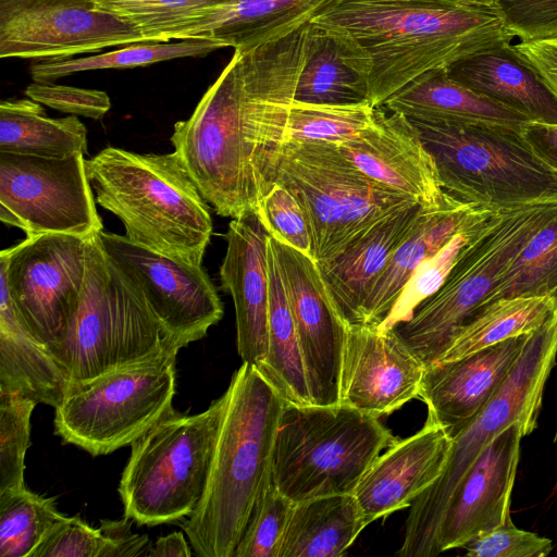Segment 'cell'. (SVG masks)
Here are the masks:
<instances>
[{
  "label": "cell",
  "instance_id": "50",
  "mask_svg": "<svg viewBox=\"0 0 557 557\" xmlns=\"http://www.w3.org/2000/svg\"><path fill=\"white\" fill-rule=\"evenodd\" d=\"M521 136L537 157L557 171V124L529 121Z\"/></svg>",
  "mask_w": 557,
  "mask_h": 557
},
{
  "label": "cell",
  "instance_id": "42",
  "mask_svg": "<svg viewBox=\"0 0 557 557\" xmlns=\"http://www.w3.org/2000/svg\"><path fill=\"white\" fill-rule=\"evenodd\" d=\"M36 405L17 392L0 391V493L26 487L24 461Z\"/></svg>",
  "mask_w": 557,
  "mask_h": 557
},
{
  "label": "cell",
  "instance_id": "31",
  "mask_svg": "<svg viewBox=\"0 0 557 557\" xmlns=\"http://www.w3.org/2000/svg\"><path fill=\"white\" fill-rule=\"evenodd\" d=\"M87 151V131L76 115L53 119L32 99L0 103V152L66 158Z\"/></svg>",
  "mask_w": 557,
  "mask_h": 557
},
{
  "label": "cell",
  "instance_id": "12",
  "mask_svg": "<svg viewBox=\"0 0 557 557\" xmlns=\"http://www.w3.org/2000/svg\"><path fill=\"white\" fill-rule=\"evenodd\" d=\"M177 352L168 350L70 385L54 408L55 433L91 456L132 445L175 412Z\"/></svg>",
  "mask_w": 557,
  "mask_h": 557
},
{
  "label": "cell",
  "instance_id": "3",
  "mask_svg": "<svg viewBox=\"0 0 557 557\" xmlns=\"http://www.w3.org/2000/svg\"><path fill=\"white\" fill-rule=\"evenodd\" d=\"M206 491L183 523L200 557H233L261 485L285 400L252 364L234 372Z\"/></svg>",
  "mask_w": 557,
  "mask_h": 557
},
{
  "label": "cell",
  "instance_id": "36",
  "mask_svg": "<svg viewBox=\"0 0 557 557\" xmlns=\"http://www.w3.org/2000/svg\"><path fill=\"white\" fill-rule=\"evenodd\" d=\"M225 46L213 38L193 37L178 42H137L119 50L83 58L37 61L30 65L34 82H52L85 71L128 69L177 58L200 57Z\"/></svg>",
  "mask_w": 557,
  "mask_h": 557
},
{
  "label": "cell",
  "instance_id": "7",
  "mask_svg": "<svg viewBox=\"0 0 557 557\" xmlns=\"http://www.w3.org/2000/svg\"><path fill=\"white\" fill-rule=\"evenodd\" d=\"M556 215L557 200L494 211L443 285L392 330L425 367L436 362L458 331L487 304L510 261Z\"/></svg>",
  "mask_w": 557,
  "mask_h": 557
},
{
  "label": "cell",
  "instance_id": "20",
  "mask_svg": "<svg viewBox=\"0 0 557 557\" xmlns=\"http://www.w3.org/2000/svg\"><path fill=\"white\" fill-rule=\"evenodd\" d=\"M348 160L371 180L425 209L443 207L450 195L434 160L409 119L376 107L374 123L358 136L336 143Z\"/></svg>",
  "mask_w": 557,
  "mask_h": 557
},
{
  "label": "cell",
  "instance_id": "27",
  "mask_svg": "<svg viewBox=\"0 0 557 557\" xmlns=\"http://www.w3.org/2000/svg\"><path fill=\"white\" fill-rule=\"evenodd\" d=\"M381 107L416 122L485 124L520 133L531 121L522 113L457 82L446 69L422 74Z\"/></svg>",
  "mask_w": 557,
  "mask_h": 557
},
{
  "label": "cell",
  "instance_id": "9",
  "mask_svg": "<svg viewBox=\"0 0 557 557\" xmlns=\"http://www.w3.org/2000/svg\"><path fill=\"white\" fill-rule=\"evenodd\" d=\"M432 156L443 189L460 201L499 210L557 200V171L520 132L485 124L411 121Z\"/></svg>",
  "mask_w": 557,
  "mask_h": 557
},
{
  "label": "cell",
  "instance_id": "22",
  "mask_svg": "<svg viewBox=\"0 0 557 557\" xmlns=\"http://www.w3.org/2000/svg\"><path fill=\"white\" fill-rule=\"evenodd\" d=\"M268 231L256 212L233 219L225 235L227 247L220 268L221 285L235 308L237 350L260 369L268 355L269 274Z\"/></svg>",
  "mask_w": 557,
  "mask_h": 557
},
{
  "label": "cell",
  "instance_id": "10",
  "mask_svg": "<svg viewBox=\"0 0 557 557\" xmlns=\"http://www.w3.org/2000/svg\"><path fill=\"white\" fill-rule=\"evenodd\" d=\"M557 357V311L531 333L516 367L496 395L453 440L444 472L411 504L399 557H431L448 504L484 448L505 429L522 422L534 430L546 381Z\"/></svg>",
  "mask_w": 557,
  "mask_h": 557
},
{
  "label": "cell",
  "instance_id": "46",
  "mask_svg": "<svg viewBox=\"0 0 557 557\" xmlns=\"http://www.w3.org/2000/svg\"><path fill=\"white\" fill-rule=\"evenodd\" d=\"M25 95L54 110L98 120L110 109L111 101L107 92L52 82H34L25 89Z\"/></svg>",
  "mask_w": 557,
  "mask_h": 557
},
{
  "label": "cell",
  "instance_id": "43",
  "mask_svg": "<svg viewBox=\"0 0 557 557\" xmlns=\"http://www.w3.org/2000/svg\"><path fill=\"white\" fill-rule=\"evenodd\" d=\"M255 212L273 238L313 259L307 216L296 197L285 186L274 182Z\"/></svg>",
  "mask_w": 557,
  "mask_h": 557
},
{
  "label": "cell",
  "instance_id": "30",
  "mask_svg": "<svg viewBox=\"0 0 557 557\" xmlns=\"http://www.w3.org/2000/svg\"><path fill=\"white\" fill-rule=\"evenodd\" d=\"M333 0H234L206 38L246 52L310 23Z\"/></svg>",
  "mask_w": 557,
  "mask_h": 557
},
{
  "label": "cell",
  "instance_id": "45",
  "mask_svg": "<svg viewBox=\"0 0 557 557\" xmlns=\"http://www.w3.org/2000/svg\"><path fill=\"white\" fill-rule=\"evenodd\" d=\"M108 541L101 530L78 517H64L46 534L29 557H103Z\"/></svg>",
  "mask_w": 557,
  "mask_h": 557
},
{
  "label": "cell",
  "instance_id": "40",
  "mask_svg": "<svg viewBox=\"0 0 557 557\" xmlns=\"http://www.w3.org/2000/svg\"><path fill=\"white\" fill-rule=\"evenodd\" d=\"M492 213L455 235L441 250L416 269L389 314L379 326L380 330H389L409 319L417 306L443 285L468 243Z\"/></svg>",
  "mask_w": 557,
  "mask_h": 557
},
{
  "label": "cell",
  "instance_id": "26",
  "mask_svg": "<svg viewBox=\"0 0 557 557\" xmlns=\"http://www.w3.org/2000/svg\"><path fill=\"white\" fill-rule=\"evenodd\" d=\"M446 70L457 82L531 121L557 124V96L511 44L475 53Z\"/></svg>",
  "mask_w": 557,
  "mask_h": 557
},
{
  "label": "cell",
  "instance_id": "37",
  "mask_svg": "<svg viewBox=\"0 0 557 557\" xmlns=\"http://www.w3.org/2000/svg\"><path fill=\"white\" fill-rule=\"evenodd\" d=\"M546 295L557 297V215L510 261L486 305L503 298Z\"/></svg>",
  "mask_w": 557,
  "mask_h": 557
},
{
  "label": "cell",
  "instance_id": "19",
  "mask_svg": "<svg viewBox=\"0 0 557 557\" xmlns=\"http://www.w3.org/2000/svg\"><path fill=\"white\" fill-rule=\"evenodd\" d=\"M534 429L516 422L482 451L455 491L440 525L434 556L463 547L510 517L521 440Z\"/></svg>",
  "mask_w": 557,
  "mask_h": 557
},
{
  "label": "cell",
  "instance_id": "4",
  "mask_svg": "<svg viewBox=\"0 0 557 557\" xmlns=\"http://www.w3.org/2000/svg\"><path fill=\"white\" fill-rule=\"evenodd\" d=\"M86 170L97 203L121 220L131 242L201 267L212 219L175 152L107 147L86 160Z\"/></svg>",
  "mask_w": 557,
  "mask_h": 557
},
{
  "label": "cell",
  "instance_id": "13",
  "mask_svg": "<svg viewBox=\"0 0 557 557\" xmlns=\"http://www.w3.org/2000/svg\"><path fill=\"white\" fill-rule=\"evenodd\" d=\"M0 220L27 237H96L103 227L84 154L57 159L0 152Z\"/></svg>",
  "mask_w": 557,
  "mask_h": 557
},
{
  "label": "cell",
  "instance_id": "52",
  "mask_svg": "<svg viewBox=\"0 0 557 557\" xmlns=\"http://www.w3.org/2000/svg\"><path fill=\"white\" fill-rule=\"evenodd\" d=\"M449 3L457 4H473V5H498L502 0H441Z\"/></svg>",
  "mask_w": 557,
  "mask_h": 557
},
{
  "label": "cell",
  "instance_id": "32",
  "mask_svg": "<svg viewBox=\"0 0 557 557\" xmlns=\"http://www.w3.org/2000/svg\"><path fill=\"white\" fill-rule=\"evenodd\" d=\"M269 274L268 355L258 369L277 389L285 401L311 405L305 364L286 290L280 273L274 248L267 240Z\"/></svg>",
  "mask_w": 557,
  "mask_h": 557
},
{
  "label": "cell",
  "instance_id": "21",
  "mask_svg": "<svg viewBox=\"0 0 557 557\" xmlns=\"http://www.w3.org/2000/svg\"><path fill=\"white\" fill-rule=\"evenodd\" d=\"M530 335L425 367L419 397L428 407L426 420L440 425L453 440L457 437L503 386Z\"/></svg>",
  "mask_w": 557,
  "mask_h": 557
},
{
  "label": "cell",
  "instance_id": "2",
  "mask_svg": "<svg viewBox=\"0 0 557 557\" xmlns=\"http://www.w3.org/2000/svg\"><path fill=\"white\" fill-rule=\"evenodd\" d=\"M311 23L363 77L374 108L426 72L515 38L498 5L441 0H333Z\"/></svg>",
  "mask_w": 557,
  "mask_h": 557
},
{
  "label": "cell",
  "instance_id": "39",
  "mask_svg": "<svg viewBox=\"0 0 557 557\" xmlns=\"http://www.w3.org/2000/svg\"><path fill=\"white\" fill-rule=\"evenodd\" d=\"M376 108L370 103L355 106H318L293 102L285 141L342 143L358 136L375 120Z\"/></svg>",
  "mask_w": 557,
  "mask_h": 557
},
{
  "label": "cell",
  "instance_id": "23",
  "mask_svg": "<svg viewBox=\"0 0 557 557\" xmlns=\"http://www.w3.org/2000/svg\"><path fill=\"white\" fill-rule=\"evenodd\" d=\"M453 438L429 420L416 434L396 441L369 467L354 495L368 524L410 507L444 472Z\"/></svg>",
  "mask_w": 557,
  "mask_h": 557
},
{
  "label": "cell",
  "instance_id": "18",
  "mask_svg": "<svg viewBox=\"0 0 557 557\" xmlns=\"http://www.w3.org/2000/svg\"><path fill=\"white\" fill-rule=\"evenodd\" d=\"M425 366L396 333L376 326H347L339 400L380 418L419 396Z\"/></svg>",
  "mask_w": 557,
  "mask_h": 557
},
{
  "label": "cell",
  "instance_id": "35",
  "mask_svg": "<svg viewBox=\"0 0 557 557\" xmlns=\"http://www.w3.org/2000/svg\"><path fill=\"white\" fill-rule=\"evenodd\" d=\"M293 102L318 106L370 103L363 77L345 63L332 37L312 23L308 54Z\"/></svg>",
  "mask_w": 557,
  "mask_h": 557
},
{
  "label": "cell",
  "instance_id": "53",
  "mask_svg": "<svg viewBox=\"0 0 557 557\" xmlns=\"http://www.w3.org/2000/svg\"><path fill=\"white\" fill-rule=\"evenodd\" d=\"M554 442L557 443V422H556V431H555Z\"/></svg>",
  "mask_w": 557,
  "mask_h": 557
},
{
  "label": "cell",
  "instance_id": "49",
  "mask_svg": "<svg viewBox=\"0 0 557 557\" xmlns=\"http://www.w3.org/2000/svg\"><path fill=\"white\" fill-rule=\"evenodd\" d=\"M513 47L557 96V37L520 41Z\"/></svg>",
  "mask_w": 557,
  "mask_h": 557
},
{
  "label": "cell",
  "instance_id": "5",
  "mask_svg": "<svg viewBox=\"0 0 557 557\" xmlns=\"http://www.w3.org/2000/svg\"><path fill=\"white\" fill-rule=\"evenodd\" d=\"M396 441L377 417L349 405L285 401L272 450V482L293 503L354 494Z\"/></svg>",
  "mask_w": 557,
  "mask_h": 557
},
{
  "label": "cell",
  "instance_id": "34",
  "mask_svg": "<svg viewBox=\"0 0 557 557\" xmlns=\"http://www.w3.org/2000/svg\"><path fill=\"white\" fill-rule=\"evenodd\" d=\"M136 27L148 42L205 37L234 0H96Z\"/></svg>",
  "mask_w": 557,
  "mask_h": 557
},
{
  "label": "cell",
  "instance_id": "29",
  "mask_svg": "<svg viewBox=\"0 0 557 557\" xmlns=\"http://www.w3.org/2000/svg\"><path fill=\"white\" fill-rule=\"evenodd\" d=\"M367 527L354 494L295 503L277 557H339Z\"/></svg>",
  "mask_w": 557,
  "mask_h": 557
},
{
  "label": "cell",
  "instance_id": "28",
  "mask_svg": "<svg viewBox=\"0 0 557 557\" xmlns=\"http://www.w3.org/2000/svg\"><path fill=\"white\" fill-rule=\"evenodd\" d=\"M67 388L64 372L20 314L0 275V391L55 408Z\"/></svg>",
  "mask_w": 557,
  "mask_h": 557
},
{
  "label": "cell",
  "instance_id": "33",
  "mask_svg": "<svg viewBox=\"0 0 557 557\" xmlns=\"http://www.w3.org/2000/svg\"><path fill=\"white\" fill-rule=\"evenodd\" d=\"M557 311L556 296H519L495 300L478 311L456 334L436 362L450 361L545 325Z\"/></svg>",
  "mask_w": 557,
  "mask_h": 557
},
{
  "label": "cell",
  "instance_id": "8",
  "mask_svg": "<svg viewBox=\"0 0 557 557\" xmlns=\"http://www.w3.org/2000/svg\"><path fill=\"white\" fill-rule=\"evenodd\" d=\"M228 391L202 412L176 411L132 446L119 494L124 517L153 527L188 517L206 491Z\"/></svg>",
  "mask_w": 557,
  "mask_h": 557
},
{
  "label": "cell",
  "instance_id": "48",
  "mask_svg": "<svg viewBox=\"0 0 557 557\" xmlns=\"http://www.w3.org/2000/svg\"><path fill=\"white\" fill-rule=\"evenodd\" d=\"M131 519L101 520L99 529L108 541L103 557H139L148 556L151 546L145 534L131 532Z\"/></svg>",
  "mask_w": 557,
  "mask_h": 557
},
{
  "label": "cell",
  "instance_id": "14",
  "mask_svg": "<svg viewBox=\"0 0 557 557\" xmlns=\"http://www.w3.org/2000/svg\"><path fill=\"white\" fill-rule=\"evenodd\" d=\"M90 239L48 233L0 253V275L14 305L49 350L62 339L77 307Z\"/></svg>",
  "mask_w": 557,
  "mask_h": 557
},
{
  "label": "cell",
  "instance_id": "6",
  "mask_svg": "<svg viewBox=\"0 0 557 557\" xmlns=\"http://www.w3.org/2000/svg\"><path fill=\"white\" fill-rule=\"evenodd\" d=\"M168 350V338L133 281L107 256L98 235L87 250L77 307L50 352L69 386L107 374Z\"/></svg>",
  "mask_w": 557,
  "mask_h": 557
},
{
  "label": "cell",
  "instance_id": "44",
  "mask_svg": "<svg viewBox=\"0 0 557 557\" xmlns=\"http://www.w3.org/2000/svg\"><path fill=\"white\" fill-rule=\"evenodd\" d=\"M469 557H546L553 550L549 539L517 528L511 517L465 546Z\"/></svg>",
  "mask_w": 557,
  "mask_h": 557
},
{
  "label": "cell",
  "instance_id": "17",
  "mask_svg": "<svg viewBox=\"0 0 557 557\" xmlns=\"http://www.w3.org/2000/svg\"><path fill=\"white\" fill-rule=\"evenodd\" d=\"M297 330L313 405H334L347 323L317 261L270 235Z\"/></svg>",
  "mask_w": 557,
  "mask_h": 557
},
{
  "label": "cell",
  "instance_id": "11",
  "mask_svg": "<svg viewBox=\"0 0 557 557\" xmlns=\"http://www.w3.org/2000/svg\"><path fill=\"white\" fill-rule=\"evenodd\" d=\"M274 182L302 208L318 263L336 257L387 214L418 203L368 177L331 141H285Z\"/></svg>",
  "mask_w": 557,
  "mask_h": 557
},
{
  "label": "cell",
  "instance_id": "25",
  "mask_svg": "<svg viewBox=\"0 0 557 557\" xmlns=\"http://www.w3.org/2000/svg\"><path fill=\"white\" fill-rule=\"evenodd\" d=\"M493 211L460 201L451 195L443 207L424 209L370 290L362 307L360 324L379 327L416 269L455 235Z\"/></svg>",
  "mask_w": 557,
  "mask_h": 557
},
{
  "label": "cell",
  "instance_id": "41",
  "mask_svg": "<svg viewBox=\"0 0 557 557\" xmlns=\"http://www.w3.org/2000/svg\"><path fill=\"white\" fill-rule=\"evenodd\" d=\"M294 504L267 474L233 557H277Z\"/></svg>",
  "mask_w": 557,
  "mask_h": 557
},
{
  "label": "cell",
  "instance_id": "51",
  "mask_svg": "<svg viewBox=\"0 0 557 557\" xmlns=\"http://www.w3.org/2000/svg\"><path fill=\"white\" fill-rule=\"evenodd\" d=\"M190 548L183 532H172L159 537L149 548V557H189Z\"/></svg>",
  "mask_w": 557,
  "mask_h": 557
},
{
  "label": "cell",
  "instance_id": "1",
  "mask_svg": "<svg viewBox=\"0 0 557 557\" xmlns=\"http://www.w3.org/2000/svg\"><path fill=\"white\" fill-rule=\"evenodd\" d=\"M311 22L250 51H235L171 143L221 216L255 212L274 183Z\"/></svg>",
  "mask_w": 557,
  "mask_h": 557
},
{
  "label": "cell",
  "instance_id": "38",
  "mask_svg": "<svg viewBox=\"0 0 557 557\" xmlns=\"http://www.w3.org/2000/svg\"><path fill=\"white\" fill-rule=\"evenodd\" d=\"M64 517L53 497L26 487L0 493V557H29Z\"/></svg>",
  "mask_w": 557,
  "mask_h": 557
},
{
  "label": "cell",
  "instance_id": "47",
  "mask_svg": "<svg viewBox=\"0 0 557 557\" xmlns=\"http://www.w3.org/2000/svg\"><path fill=\"white\" fill-rule=\"evenodd\" d=\"M498 8L520 41L557 37V0H502Z\"/></svg>",
  "mask_w": 557,
  "mask_h": 557
},
{
  "label": "cell",
  "instance_id": "15",
  "mask_svg": "<svg viewBox=\"0 0 557 557\" xmlns=\"http://www.w3.org/2000/svg\"><path fill=\"white\" fill-rule=\"evenodd\" d=\"M148 42L96 0H0V57L54 60Z\"/></svg>",
  "mask_w": 557,
  "mask_h": 557
},
{
  "label": "cell",
  "instance_id": "16",
  "mask_svg": "<svg viewBox=\"0 0 557 557\" xmlns=\"http://www.w3.org/2000/svg\"><path fill=\"white\" fill-rule=\"evenodd\" d=\"M107 256L143 294L163 333L180 349L201 339L223 317V305L202 267L182 262L101 231Z\"/></svg>",
  "mask_w": 557,
  "mask_h": 557
},
{
  "label": "cell",
  "instance_id": "24",
  "mask_svg": "<svg viewBox=\"0 0 557 557\" xmlns=\"http://www.w3.org/2000/svg\"><path fill=\"white\" fill-rule=\"evenodd\" d=\"M424 209L414 203L387 214L336 257L318 263L347 325L361 323L370 290Z\"/></svg>",
  "mask_w": 557,
  "mask_h": 557
}]
</instances>
